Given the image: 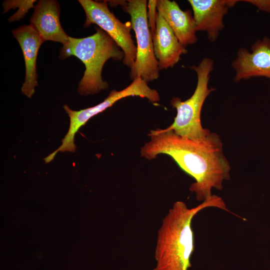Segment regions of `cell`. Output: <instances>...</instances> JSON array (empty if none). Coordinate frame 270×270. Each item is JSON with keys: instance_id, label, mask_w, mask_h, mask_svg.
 Wrapping results in <instances>:
<instances>
[{"instance_id": "6da1fadb", "label": "cell", "mask_w": 270, "mask_h": 270, "mask_svg": "<svg viewBox=\"0 0 270 270\" xmlns=\"http://www.w3.org/2000/svg\"><path fill=\"white\" fill-rule=\"evenodd\" d=\"M150 140L140 150L141 156L148 160L158 154L170 156L195 182L190 186L196 199L204 202L214 195L212 190H222V182L230 178V167L225 156L222 140L211 132L205 138L193 140L176 134L168 128L151 130Z\"/></svg>"}, {"instance_id": "7a4b0ae2", "label": "cell", "mask_w": 270, "mask_h": 270, "mask_svg": "<svg viewBox=\"0 0 270 270\" xmlns=\"http://www.w3.org/2000/svg\"><path fill=\"white\" fill-rule=\"evenodd\" d=\"M208 207L228 210L222 198L215 195L191 208L182 201L173 204L158 231L153 270H188L194 250L192 222L198 212Z\"/></svg>"}, {"instance_id": "3957f363", "label": "cell", "mask_w": 270, "mask_h": 270, "mask_svg": "<svg viewBox=\"0 0 270 270\" xmlns=\"http://www.w3.org/2000/svg\"><path fill=\"white\" fill-rule=\"evenodd\" d=\"M96 28V32L88 37L70 36L68 43L60 50V59L74 56L85 66L78 86V92L82 95L94 94L107 89L108 84L102 76L104 64L110 58L121 60L124 57L123 51L106 32L100 28Z\"/></svg>"}, {"instance_id": "277c9868", "label": "cell", "mask_w": 270, "mask_h": 270, "mask_svg": "<svg viewBox=\"0 0 270 270\" xmlns=\"http://www.w3.org/2000/svg\"><path fill=\"white\" fill-rule=\"evenodd\" d=\"M190 68L197 74L196 88L192 95L186 100L182 101L177 97L172 98L170 104L176 109V116L173 123L167 128L178 136L199 140L205 138L210 132L208 129L202 127L200 114L206 98L214 90L212 88H208L210 74L213 70L214 62L210 58H204L198 66Z\"/></svg>"}, {"instance_id": "5b68a950", "label": "cell", "mask_w": 270, "mask_h": 270, "mask_svg": "<svg viewBox=\"0 0 270 270\" xmlns=\"http://www.w3.org/2000/svg\"><path fill=\"white\" fill-rule=\"evenodd\" d=\"M124 11L130 16L132 28L136 39V57L130 68V78H140L147 84L158 78L160 69L155 56L152 36L149 28L147 1L128 0L121 4Z\"/></svg>"}, {"instance_id": "8992f818", "label": "cell", "mask_w": 270, "mask_h": 270, "mask_svg": "<svg viewBox=\"0 0 270 270\" xmlns=\"http://www.w3.org/2000/svg\"><path fill=\"white\" fill-rule=\"evenodd\" d=\"M130 96L146 98L152 103H156L160 100L158 92L156 90L150 88L142 78H138L133 80L131 84L126 88L120 90H112L103 102L94 106L80 110H74L68 106L64 105V108L70 118L69 128L62 140V144L57 150L44 158L45 162L48 163L52 161L59 152H74L76 150L74 136L80 128L94 116L112 106L120 99Z\"/></svg>"}, {"instance_id": "52a82bcc", "label": "cell", "mask_w": 270, "mask_h": 270, "mask_svg": "<svg viewBox=\"0 0 270 270\" xmlns=\"http://www.w3.org/2000/svg\"><path fill=\"white\" fill-rule=\"evenodd\" d=\"M78 2L86 13L84 26L88 27L95 24L106 32L123 51L124 64L131 68L136 60L137 52L130 34L132 29L131 22H121L110 10L106 2L79 0Z\"/></svg>"}, {"instance_id": "ba28073f", "label": "cell", "mask_w": 270, "mask_h": 270, "mask_svg": "<svg viewBox=\"0 0 270 270\" xmlns=\"http://www.w3.org/2000/svg\"><path fill=\"white\" fill-rule=\"evenodd\" d=\"M252 52L240 48L232 64L236 71L234 81L264 76L270 80V38L264 37L251 47Z\"/></svg>"}, {"instance_id": "9c48e42d", "label": "cell", "mask_w": 270, "mask_h": 270, "mask_svg": "<svg viewBox=\"0 0 270 270\" xmlns=\"http://www.w3.org/2000/svg\"><path fill=\"white\" fill-rule=\"evenodd\" d=\"M194 13L197 31L206 32L211 42L218 38L220 31L224 27L223 18L230 8L239 0H188Z\"/></svg>"}, {"instance_id": "30bf717a", "label": "cell", "mask_w": 270, "mask_h": 270, "mask_svg": "<svg viewBox=\"0 0 270 270\" xmlns=\"http://www.w3.org/2000/svg\"><path fill=\"white\" fill-rule=\"evenodd\" d=\"M12 32L20 45L25 62L26 78L22 92L30 98L38 86L36 62L39 48L44 40L31 24L22 26Z\"/></svg>"}, {"instance_id": "8fae6325", "label": "cell", "mask_w": 270, "mask_h": 270, "mask_svg": "<svg viewBox=\"0 0 270 270\" xmlns=\"http://www.w3.org/2000/svg\"><path fill=\"white\" fill-rule=\"evenodd\" d=\"M154 50L160 70L173 68L182 54L188 52L164 19L156 14V30L153 36Z\"/></svg>"}, {"instance_id": "7c38bea8", "label": "cell", "mask_w": 270, "mask_h": 270, "mask_svg": "<svg viewBox=\"0 0 270 270\" xmlns=\"http://www.w3.org/2000/svg\"><path fill=\"white\" fill-rule=\"evenodd\" d=\"M60 8L54 0H40L30 20V24L44 41L52 40L66 44L69 36L62 29L60 20Z\"/></svg>"}, {"instance_id": "4fadbf2b", "label": "cell", "mask_w": 270, "mask_h": 270, "mask_svg": "<svg viewBox=\"0 0 270 270\" xmlns=\"http://www.w3.org/2000/svg\"><path fill=\"white\" fill-rule=\"evenodd\" d=\"M156 7L182 44L186 46L197 42L196 23L190 10H182L174 0H158Z\"/></svg>"}, {"instance_id": "5bb4252c", "label": "cell", "mask_w": 270, "mask_h": 270, "mask_svg": "<svg viewBox=\"0 0 270 270\" xmlns=\"http://www.w3.org/2000/svg\"><path fill=\"white\" fill-rule=\"evenodd\" d=\"M36 0H8L3 3L4 12H6L10 8L20 7V8L14 14L9 18V22L18 20L23 17L29 8H34L33 4Z\"/></svg>"}, {"instance_id": "9a60e30c", "label": "cell", "mask_w": 270, "mask_h": 270, "mask_svg": "<svg viewBox=\"0 0 270 270\" xmlns=\"http://www.w3.org/2000/svg\"><path fill=\"white\" fill-rule=\"evenodd\" d=\"M156 0H149L148 2V18H149L150 24L149 26L151 27V32L153 36L154 34L155 30H156Z\"/></svg>"}, {"instance_id": "2e32d148", "label": "cell", "mask_w": 270, "mask_h": 270, "mask_svg": "<svg viewBox=\"0 0 270 270\" xmlns=\"http://www.w3.org/2000/svg\"><path fill=\"white\" fill-rule=\"evenodd\" d=\"M244 2L252 4L260 10L270 12V0H248Z\"/></svg>"}]
</instances>
